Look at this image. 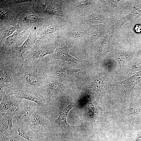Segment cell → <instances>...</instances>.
<instances>
[{"instance_id": "52a82bcc", "label": "cell", "mask_w": 141, "mask_h": 141, "mask_svg": "<svg viewBox=\"0 0 141 141\" xmlns=\"http://www.w3.org/2000/svg\"><path fill=\"white\" fill-rule=\"evenodd\" d=\"M22 99L14 95L0 92V114L14 113Z\"/></svg>"}, {"instance_id": "5b68a950", "label": "cell", "mask_w": 141, "mask_h": 141, "mask_svg": "<svg viewBox=\"0 0 141 141\" xmlns=\"http://www.w3.org/2000/svg\"><path fill=\"white\" fill-rule=\"evenodd\" d=\"M53 124L47 117L35 111L32 114L26 125L33 131L38 133L44 128L52 127Z\"/></svg>"}, {"instance_id": "f1b7e54d", "label": "cell", "mask_w": 141, "mask_h": 141, "mask_svg": "<svg viewBox=\"0 0 141 141\" xmlns=\"http://www.w3.org/2000/svg\"><path fill=\"white\" fill-rule=\"evenodd\" d=\"M110 43L109 38L108 36H105L101 43V44L99 49V52H102L104 50V48L108 45Z\"/></svg>"}, {"instance_id": "2e32d148", "label": "cell", "mask_w": 141, "mask_h": 141, "mask_svg": "<svg viewBox=\"0 0 141 141\" xmlns=\"http://www.w3.org/2000/svg\"><path fill=\"white\" fill-rule=\"evenodd\" d=\"M13 113L0 114V132H10L13 130Z\"/></svg>"}, {"instance_id": "7a4b0ae2", "label": "cell", "mask_w": 141, "mask_h": 141, "mask_svg": "<svg viewBox=\"0 0 141 141\" xmlns=\"http://www.w3.org/2000/svg\"><path fill=\"white\" fill-rule=\"evenodd\" d=\"M0 60V89L23 86L20 77V69L22 64L14 60Z\"/></svg>"}, {"instance_id": "d4e9b609", "label": "cell", "mask_w": 141, "mask_h": 141, "mask_svg": "<svg viewBox=\"0 0 141 141\" xmlns=\"http://www.w3.org/2000/svg\"><path fill=\"white\" fill-rule=\"evenodd\" d=\"M103 86L102 80L101 78H99L95 80L89 85L88 88L93 92L98 93L102 90Z\"/></svg>"}, {"instance_id": "603a6c76", "label": "cell", "mask_w": 141, "mask_h": 141, "mask_svg": "<svg viewBox=\"0 0 141 141\" xmlns=\"http://www.w3.org/2000/svg\"><path fill=\"white\" fill-rule=\"evenodd\" d=\"M73 4L77 9L84 10L89 8L93 4V1L91 0H73L68 1Z\"/></svg>"}, {"instance_id": "e0dca14e", "label": "cell", "mask_w": 141, "mask_h": 141, "mask_svg": "<svg viewBox=\"0 0 141 141\" xmlns=\"http://www.w3.org/2000/svg\"><path fill=\"white\" fill-rule=\"evenodd\" d=\"M104 28L102 24L91 25L87 30V39L91 42L98 40L104 34Z\"/></svg>"}, {"instance_id": "ffe728a7", "label": "cell", "mask_w": 141, "mask_h": 141, "mask_svg": "<svg viewBox=\"0 0 141 141\" xmlns=\"http://www.w3.org/2000/svg\"><path fill=\"white\" fill-rule=\"evenodd\" d=\"M56 48H40L31 51L29 55L28 59L34 60L42 59L45 56L53 54Z\"/></svg>"}, {"instance_id": "30bf717a", "label": "cell", "mask_w": 141, "mask_h": 141, "mask_svg": "<svg viewBox=\"0 0 141 141\" xmlns=\"http://www.w3.org/2000/svg\"><path fill=\"white\" fill-rule=\"evenodd\" d=\"M78 102H69V105L66 107L60 109L59 115L55 120L52 127H55L63 130H73L80 127L81 126H74L70 125L67 122L66 118L68 112L74 107L77 106Z\"/></svg>"}, {"instance_id": "4fadbf2b", "label": "cell", "mask_w": 141, "mask_h": 141, "mask_svg": "<svg viewBox=\"0 0 141 141\" xmlns=\"http://www.w3.org/2000/svg\"><path fill=\"white\" fill-rule=\"evenodd\" d=\"M141 16V4H138L127 16L118 18L114 22V26L117 28L128 21H133Z\"/></svg>"}, {"instance_id": "ba28073f", "label": "cell", "mask_w": 141, "mask_h": 141, "mask_svg": "<svg viewBox=\"0 0 141 141\" xmlns=\"http://www.w3.org/2000/svg\"><path fill=\"white\" fill-rule=\"evenodd\" d=\"M141 81V70L124 81L115 82L112 86L119 87L124 90L125 93L124 101L126 102L129 101V96L131 92Z\"/></svg>"}, {"instance_id": "3957f363", "label": "cell", "mask_w": 141, "mask_h": 141, "mask_svg": "<svg viewBox=\"0 0 141 141\" xmlns=\"http://www.w3.org/2000/svg\"><path fill=\"white\" fill-rule=\"evenodd\" d=\"M38 105L36 103L23 99L13 114V124L14 129L26 125L32 113Z\"/></svg>"}, {"instance_id": "6da1fadb", "label": "cell", "mask_w": 141, "mask_h": 141, "mask_svg": "<svg viewBox=\"0 0 141 141\" xmlns=\"http://www.w3.org/2000/svg\"><path fill=\"white\" fill-rule=\"evenodd\" d=\"M28 59L20 69L22 85L32 92L39 93L47 84L45 83V64L42 59Z\"/></svg>"}, {"instance_id": "5bb4252c", "label": "cell", "mask_w": 141, "mask_h": 141, "mask_svg": "<svg viewBox=\"0 0 141 141\" xmlns=\"http://www.w3.org/2000/svg\"><path fill=\"white\" fill-rule=\"evenodd\" d=\"M69 52L68 45L66 44L62 47L56 48L53 54L56 57L64 61L71 62L76 64L83 61L71 56L69 54Z\"/></svg>"}, {"instance_id": "8992f818", "label": "cell", "mask_w": 141, "mask_h": 141, "mask_svg": "<svg viewBox=\"0 0 141 141\" xmlns=\"http://www.w3.org/2000/svg\"><path fill=\"white\" fill-rule=\"evenodd\" d=\"M37 37V31L31 28L26 40L20 46L14 48L10 53L11 55L13 58L24 62L25 61L23 55L32 48Z\"/></svg>"}, {"instance_id": "4316f807", "label": "cell", "mask_w": 141, "mask_h": 141, "mask_svg": "<svg viewBox=\"0 0 141 141\" xmlns=\"http://www.w3.org/2000/svg\"><path fill=\"white\" fill-rule=\"evenodd\" d=\"M40 19L39 17L34 14H30L24 18L25 22L26 23L31 24L37 23Z\"/></svg>"}, {"instance_id": "9c48e42d", "label": "cell", "mask_w": 141, "mask_h": 141, "mask_svg": "<svg viewBox=\"0 0 141 141\" xmlns=\"http://www.w3.org/2000/svg\"><path fill=\"white\" fill-rule=\"evenodd\" d=\"M89 119L93 130H96L98 124L102 118V109L98 105L93 98H90L86 102Z\"/></svg>"}, {"instance_id": "7c38bea8", "label": "cell", "mask_w": 141, "mask_h": 141, "mask_svg": "<svg viewBox=\"0 0 141 141\" xmlns=\"http://www.w3.org/2000/svg\"><path fill=\"white\" fill-rule=\"evenodd\" d=\"M41 12L51 16H55L65 19H70L71 16L67 9L61 4L52 3L44 4Z\"/></svg>"}, {"instance_id": "ac0fdd59", "label": "cell", "mask_w": 141, "mask_h": 141, "mask_svg": "<svg viewBox=\"0 0 141 141\" xmlns=\"http://www.w3.org/2000/svg\"><path fill=\"white\" fill-rule=\"evenodd\" d=\"M18 135L26 139L28 141H41L38 133L33 131L26 125L15 129Z\"/></svg>"}, {"instance_id": "277c9868", "label": "cell", "mask_w": 141, "mask_h": 141, "mask_svg": "<svg viewBox=\"0 0 141 141\" xmlns=\"http://www.w3.org/2000/svg\"><path fill=\"white\" fill-rule=\"evenodd\" d=\"M0 92L14 95L21 99L34 102L40 106H44L46 104L44 97L39 93L31 91L23 86L15 88L1 89Z\"/></svg>"}, {"instance_id": "4dcf8cb0", "label": "cell", "mask_w": 141, "mask_h": 141, "mask_svg": "<svg viewBox=\"0 0 141 141\" xmlns=\"http://www.w3.org/2000/svg\"><path fill=\"white\" fill-rule=\"evenodd\" d=\"M134 31L136 32H141V25H136L134 28Z\"/></svg>"}, {"instance_id": "7402d4cb", "label": "cell", "mask_w": 141, "mask_h": 141, "mask_svg": "<svg viewBox=\"0 0 141 141\" xmlns=\"http://www.w3.org/2000/svg\"><path fill=\"white\" fill-rule=\"evenodd\" d=\"M104 19L103 15L98 14L92 13L84 16L81 20L84 24H92L99 23Z\"/></svg>"}, {"instance_id": "8fae6325", "label": "cell", "mask_w": 141, "mask_h": 141, "mask_svg": "<svg viewBox=\"0 0 141 141\" xmlns=\"http://www.w3.org/2000/svg\"><path fill=\"white\" fill-rule=\"evenodd\" d=\"M62 33L67 41H77L87 37V31L79 26H73L64 29Z\"/></svg>"}, {"instance_id": "484cf974", "label": "cell", "mask_w": 141, "mask_h": 141, "mask_svg": "<svg viewBox=\"0 0 141 141\" xmlns=\"http://www.w3.org/2000/svg\"><path fill=\"white\" fill-rule=\"evenodd\" d=\"M124 111L128 116L132 114L140 115L141 114V107L133 104L130 107L125 108Z\"/></svg>"}, {"instance_id": "9a60e30c", "label": "cell", "mask_w": 141, "mask_h": 141, "mask_svg": "<svg viewBox=\"0 0 141 141\" xmlns=\"http://www.w3.org/2000/svg\"><path fill=\"white\" fill-rule=\"evenodd\" d=\"M64 89V86L60 82L54 80L46 84L40 92L46 91L49 95L56 96L62 94Z\"/></svg>"}, {"instance_id": "f546056e", "label": "cell", "mask_w": 141, "mask_h": 141, "mask_svg": "<svg viewBox=\"0 0 141 141\" xmlns=\"http://www.w3.org/2000/svg\"><path fill=\"white\" fill-rule=\"evenodd\" d=\"M114 57L118 62L120 67L125 62V58L123 54L120 53L116 54L114 55Z\"/></svg>"}, {"instance_id": "d6986e66", "label": "cell", "mask_w": 141, "mask_h": 141, "mask_svg": "<svg viewBox=\"0 0 141 141\" xmlns=\"http://www.w3.org/2000/svg\"><path fill=\"white\" fill-rule=\"evenodd\" d=\"M60 28L59 26L55 24H49L37 32V37L39 39L49 37L57 32Z\"/></svg>"}, {"instance_id": "1f68e13d", "label": "cell", "mask_w": 141, "mask_h": 141, "mask_svg": "<svg viewBox=\"0 0 141 141\" xmlns=\"http://www.w3.org/2000/svg\"><path fill=\"white\" fill-rule=\"evenodd\" d=\"M137 55L138 57L141 58V46L138 49Z\"/></svg>"}, {"instance_id": "44dd1931", "label": "cell", "mask_w": 141, "mask_h": 141, "mask_svg": "<svg viewBox=\"0 0 141 141\" xmlns=\"http://www.w3.org/2000/svg\"><path fill=\"white\" fill-rule=\"evenodd\" d=\"M82 69V68L76 69L69 67L58 68L56 69L55 73L57 77H68L78 74Z\"/></svg>"}, {"instance_id": "83f0119b", "label": "cell", "mask_w": 141, "mask_h": 141, "mask_svg": "<svg viewBox=\"0 0 141 141\" xmlns=\"http://www.w3.org/2000/svg\"><path fill=\"white\" fill-rule=\"evenodd\" d=\"M16 28V26H10L8 27L2 33V36L6 38L13 33Z\"/></svg>"}, {"instance_id": "cb8c5ba5", "label": "cell", "mask_w": 141, "mask_h": 141, "mask_svg": "<svg viewBox=\"0 0 141 141\" xmlns=\"http://www.w3.org/2000/svg\"><path fill=\"white\" fill-rule=\"evenodd\" d=\"M14 133L13 130L10 132H0V141H26L25 138Z\"/></svg>"}]
</instances>
